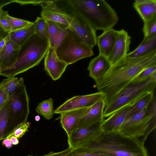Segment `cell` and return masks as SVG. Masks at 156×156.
Listing matches in <instances>:
<instances>
[{
	"instance_id": "obj_1",
	"label": "cell",
	"mask_w": 156,
	"mask_h": 156,
	"mask_svg": "<svg viewBox=\"0 0 156 156\" xmlns=\"http://www.w3.org/2000/svg\"><path fill=\"white\" fill-rule=\"evenodd\" d=\"M154 66L156 51L139 58L126 56L111 65L104 77L96 83L98 92L103 95L105 106L143 70Z\"/></svg>"
},
{
	"instance_id": "obj_2",
	"label": "cell",
	"mask_w": 156,
	"mask_h": 156,
	"mask_svg": "<svg viewBox=\"0 0 156 156\" xmlns=\"http://www.w3.org/2000/svg\"><path fill=\"white\" fill-rule=\"evenodd\" d=\"M64 8L86 21L96 31L112 28L119 18L113 8L104 0H60Z\"/></svg>"
},
{
	"instance_id": "obj_3",
	"label": "cell",
	"mask_w": 156,
	"mask_h": 156,
	"mask_svg": "<svg viewBox=\"0 0 156 156\" xmlns=\"http://www.w3.org/2000/svg\"><path fill=\"white\" fill-rule=\"evenodd\" d=\"M76 149L113 156H148L144 144L119 132L101 131L89 143Z\"/></svg>"
},
{
	"instance_id": "obj_4",
	"label": "cell",
	"mask_w": 156,
	"mask_h": 156,
	"mask_svg": "<svg viewBox=\"0 0 156 156\" xmlns=\"http://www.w3.org/2000/svg\"><path fill=\"white\" fill-rule=\"evenodd\" d=\"M49 47L48 41L33 34L22 46L17 60L11 67L0 72L7 78L15 76L38 65L45 56Z\"/></svg>"
},
{
	"instance_id": "obj_5",
	"label": "cell",
	"mask_w": 156,
	"mask_h": 156,
	"mask_svg": "<svg viewBox=\"0 0 156 156\" xmlns=\"http://www.w3.org/2000/svg\"><path fill=\"white\" fill-rule=\"evenodd\" d=\"M156 86V74L147 80L137 84L130 83L121 90L107 105L103 113L107 118L118 110L127 105H132L137 101L151 92Z\"/></svg>"
},
{
	"instance_id": "obj_6",
	"label": "cell",
	"mask_w": 156,
	"mask_h": 156,
	"mask_svg": "<svg viewBox=\"0 0 156 156\" xmlns=\"http://www.w3.org/2000/svg\"><path fill=\"white\" fill-rule=\"evenodd\" d=\"M156 127V115L150 113L148 108L126 118L119 129L122 135L136 139L143 143Z\"/></svg>"
},
{
	"instance_id": "obj_7",
	"label": "cell",
	"mask_w": 156,
	"mask_h": 156,
	"mask_svg": "<svg viewBox=\"0 0 156 156\" xmlns=\"http://www.w3.org/2000/svg\"><path fill=\"white\" fill-rule=\"evenodd\" d=\"M55 51L58 58L68 65L94 55L92 48L79 39L69 29Z\"/></svg>"
},
{
	"instance_id": "obj_8",
	"label": "cell",
	"mask_w": 156,
	"mask_h": 156,
	"mask_svg": "<svg viewBox=\"0 0 156 156\" xmlns=\"http://www.w3.org/2000/svg\"><path fill=\"white\" fill-rule=\"evenodd\" d=\"M9 102L8 136L20 125L27 122L29 114V99L24 83L10 95Z\"/></svg>"
},
{
	"instance_id": "obj_9",
	"label": "cell",
	"mask_w": 156,
	"mask_h": 156,
	"mask_svg": "<svg viewBox=\"0 0 156 156\" xmlns=\"http://www.w3.org/2000/svg\"><path fill=\"white\" fill-rule=\"evenodd\" d=\"M62 15L68 22L70 29L81 41L93 48L97 44L96 31L84 20L57 4Z\"/></svg>"
},
{
	"instance_id": "obj_10",
	"label": "cell",
	"mask_w": 156,
	"mask_h": 156,
	"mask_svg": "<svg viewBox=\"0 0 156 156\" xmlns=\"http://www.w3.org/2000/svg\"><path fill=\"white\" fill-rule=\"evenodd\" d=\"M101 123L77 128L73 130L67 136L69 147L73 150L89 143L101 131Z\"/></svg>"
},
{
	"instance_id": "obj_11",
	"label": "cell",
	"mask_w": 156,
	"mask_h": 156,
	"mask_svg": "<svg viewBox=\"0 0 156 156\" xmlns=\"http://www.w3.org/2000/svg\"><path fill=\"white\" fill-rule=\"evenodd\" d=\"M103 94L98 92L75 96L68 99L54 111V113L61 114L68 111L88 108L103 99Z\"/></svg>"
},
{
	"instance_id": "obj_12",
	"label": "cell",
	"mask_w": 156,
	"mask_h": 156,
	"mask_svg": "<svg viewBox=\"0 0 156 156\" xmlns=\"http://www.w3.org/2000/svg\"><path fill=\"white\" fill-rule=\"evenodd\" d=\"M44 69L54 80L59 79L68 66L57 56L55 50L49 47L44 59Z\"/></svg>"
},
{
	"instance_id": "obj_13",
	"label": "cell",
	"mask_w": 156,
	"mask_h": 156,
	"mask_svg": "<svg viewBox=\"0 0 156 156\" xmlns=\"http://www.w3.org/2000/svg\"><path fill=\"white\" fill-rule=\"evenodd\" d=\"M131 37L125 30H119L114 47L107 58L111 65L126 57L129 51Z\"/></svg>"
},
{
	"instance_id": "obj_14",
	"label": "cell",
	"mask_w": 156,
	"mask_h": 156,
	"mask_svg": "<svg viewBox=\"0 0 156 156\" xmlns=\"http://www.w3.org/2000/svg\"><path fill=\"white\" fill-rule=\"evenodd\" d=\"M131 105H127L118 110L104 119L100 125L102 132L106 133L119 132L120 127L128 116Z\"/></svg>"
},
{
	"instance_id": "obj_15",
	"label": "cell",
	"mask_w": 156,
	"mask_h": 156,
	"mask_svg": "<svg viewBox=\"0 0 156 156\" xmlns=\"http://www.w3.org/2000/svg\"><path fill=\"white\" fill-rule=\"evenodd\" d=\"M105 106V101L102 99L88 108L79 121L76 128L101 122L104 119Z\"/></svg>"
},
{
	"instance_id": "obj_16",
	"label": "cell",
	"mask_w": 156,
	"mask_h": 156,
	"mask_svg": "<svg viewBox=\"0 0 156 156\" xmlns=\"http://www.w3.org/2000/svg\"><path fill=\"white\" fill-rule=\"evenodd\" d=\"M111 66L107 57L99 54L91 59L89 63L87 70L89 76L97 83L104 77Z\"/></svg>"
},
{
	"instance_id": "obj_17",
	"label": "cell",
	"mask_w": 156,
	"mask_h": 156,
	"mask_svg": "<svg viewBox=\"0 0 156 156\" xmlns=\"http://www.w3.org/2000/svg\"><path fill=\"white\" fill-rule=\"evenodd\" d=\"M88 108L71 110L60 114V123L67 136L76 128L79 121Z\"/></svg>"
},
{
	"instance_id": "obj_18",
	"label": "cell",
	"mask_w": 156,
	"mask_h": 156,
	"mask_svg": "<svg viewBox=\"0 0 156 156\" xmlns=\"http://www.w3.org/2000/svg\"><path fill=\"white\" fill-rule=\"evenodd\" d=\"M56 0L49 1L41 5V17L46 20L57 23L65 28H69V24L62 15L56 3Z\"/></svg>"
},
{
	"instance_id": "obj_19",
	"label": "cell",
	"mask_w": 156,
	"mask_h": 156,
	"mask_svg": "<svg viewBox=\"0 0 156 156\" xmlns=\"http://www.w3.org/2000/svg\"><path fill=\"white\" fill-rule=\"evenodd\" d=\"M119 33V30L112 28L103 31L97 37L99 54L108 57L114 47Z\"/></svg>"
},
{
	"instance_id": "obj_20",
	"label": "cell",
	"mask_w": 156,
	"mask_h": 156,
	"mask_svg": "<svg viewBox=\"0 0 156 156\" xmlns=\"http://www.w3.org/2000/svg\"><path fill=\"white\" fill-rule=\"evenodd\" d=\"M45 20L49 47L55 50L66 36L69 28H64L57 23Z\"/></svg>"
},
{
	"instance_id": "obj_21",
	"label": "cell",
	"mask_w": 156,
	"mask_h": 156,
	"mask_svg": "<svg viewBox=\"0 0 156 156\" xmlns=\"http://www.w3.org/2000/svg\"><path fill=\"white\" fill-rule=\"evenodd\" d=\"M20 47L10 39L0 53L1 71L9 68L16 62Z\"/></svg>"
},
{
	"instance_id": "obj_22",
	"label": "cell",
	"mask_w": 156,
	"mask_h": 156,
	"mask_svg": "<svg viewBox=\"0 0 156 156\" xmlns=\"http://www.w3.org/2000/svg\"><path fill=\"white\" fill-rule=\"evenodd\" d=\"M156 51V34L144 37L140 44L133 51L128 53L126 57L137 58Z\"/></svg>"
},
{
	"instance_id": "obj_23",
	"label": "cell",
	"mask_w": 156,
	"mask_h": 156,
	"mask_svg": "<svg viewBox=\"0 0 156 156\" xmlns=\"http://www.w3.org/2000/svg\"><path fill=\"white\" fill-rule=\"evenodd\" d=\"M35 22L26 27L9 33L10 40L20 47L34 34Z\"/></svg>"
},
{
	"instance_id": "obj_24",
	"label": "cell",
	"mask_w": 156,
	"mask_h": 156,
	"mask_svg": "<svg viewBox=\"0 0 156 156\" xmlns=\"http://www.w3.org/2000/svg\"><path fill=\"white\" fill-rule=\"evenodd\" d=\"M133 6L143 21L156 15L155 0H147L145 2L139 4L133 3Z\"/></svg>"
},
{
	"instance_id": "obj_25",
	"label": "cell",
	"mask_w": 156,
	"mask_h": 156,
	"mask_svg": "<svg viewBox=\"0 0 156 156\" xmlns=\"http://www.w3.org/2000/svg\"><path fill=\"white\" fill-rule=\"evenodd\" d=\"M9 104L8 100L0 109V141L8 136L7 130L9 124Z\"/></svg>"
},
{
	"instance_id": "obj_26",
	"label": "cell",
	"mask_w": 156,
	"mask_h": 156,
	"mask_svg": "<svg viewBox=\"0 0 156 156\" xmlns=\"http://www.w3.org/2000/svg\"><path fill=\"white\" fill-rule=\"evenodd\" d=\"M36 111L38 114L47 120L51 119L54 114L53 100L51 98L44 100L39 103Z\"/></svg>"
},
{
	"instance_id": "obj_27",
	"label": "cell",
	"mask_w": 156,
	"mask_h": 156,
	"mask_svg": "<svg viewBox=\"0 0 156 156\" xmlns=\"http://www.w3.org/2000/svg\"><path fill=\"white\" fill-rule=\"evenodd\" d=\"M154 97L153 92H151L140 99L131 106L128 116L137 113L147 108Z\"/></svg>"
},
{
	"instance_id": "obj_28",
	"label": "cell",
	"mask_w": 156,
	"mask_h": 156,
	"mask_svg": "<svg viewBox=\"0 0 156 156\" xmlns=\"http://www.w3.org/2000/svg\"><path fill=\"white\" fill-rule=\"evenodd\" d=\"M23 83V78H18L13 76L3 80L0 85L10 95Z\"/></svg>"
},
{
	"instance_id": "obj_29",
	"label": "cell",
	"mask_w": 156,
	"mask_h": 156,
	"mask_svg": "<svg viewBox=\"0 0 156 156\" xmlns=\"http://www.w3.org/2000/svg\"><path fill=\"white\" fill-rule=\"evenodd\" d=\"M34 22V34L41 38L48 41L47 25L46 20L41 17H37Z\"/></svg>"
},
{
	"instance_id": "obj_30",
	"label": "cell",
	"mask_w": 156,
	"mask_h": 156,
	"mask_svg": "<svg viewBox=\"0 0 156 156\" xmlns=\"http://www.w3.org/2000/svg\"><path fill=\"white\" fill-rule=\"evenodd\" d=\"M156 74V66H152L143 70L133 80L131 83L137 84L143 82Z\"/></svg>"
},
{
	"instance_id": "obj_31",
	"label": "cell",
	"mask_w": 156,
	"mask_h": 156,
	"mask_svg": "<svg viewBox=\"0 0 156 156\" xmlns=\"http://www.w3.org/2000/svg\"><path fill=\"white\" fill-rule=\"evenodd\" d=\"M7 18L11 28V31H15L26 27L32 24L33 23L11 16L9 14L7 16Z\"/></svg>"
},
{
	"instance_id": "obj_32",
	"label": "cell",
	"mask_w": 156,
	"mask_h": 156,
	"mask_svg": "<svg viewBox=\"0 0 156 156\" xmlns=\"http://www.w3.org/2000/svg\"><path fill=\"white\" fill-rule=\"evenodd\" d=\"M144 22L143 31L144 37L156 34V15Z\"/></svg>"
},
{
	"instance_id": "obj_33",
	"label": "cell",
	"mask_w": 156,
	"mask_h": 156,
	"mask_svg": "<svg viewBox=\"0 0 156 156\" xmlns=\"http://www.w3.org/2000/svg\"><path fill=\"white\" fill-rule=\"evenodd\" d=\"M65 156H113L101 153L86 151L79 149L72 150Z\"/></svg>"
},
{
	"instance_id": "obj_34",
	"label": "cell",
	"mask_w": 156,
	"mask_h": 156,
	"mask_svg": "<svg viewBox=\"0 0 156 156\" xmlns=\"http://www.w3.org/2000/svg\"><path fill=\"white\" fill-rule=\"evenodd\" d=\"M30 124V122H27L20 125L14 129L7 138H9L12 136H16L18 139L21 138L28 131Z\"/></svg>"
},
{
	"instance_id": "obj_35",
	"label": "cell",
	"mask_w": 156,
	"mask_h": 156,
	"mask_svg": "<svg viewBox=\"0 0 156 156\" xmlns=\"http://www.w3.org/2000/svg\"><path fill=\"white\" fill-rule=\"evenodd\" d=\"M8 11L2 9L0 12V27L5 31L10 32L11 31V27L7 19Z\"/></svg>"
},
{
	"instance_id": "obj_36",
	"label": "cell",
	"mask_w": 156,
	"mask_h": 156,
	"mask_svg": "<svg viewBox=\"0 0 156 156\" xmlns=\"http://www.w3.org/2000/svg\"><path fill=\"white\" fill-rule=\"evenodd\" d=\"M9 33L0 27V53L10 40Z\"/></svg>"
},
{
	"instance_id": "obj_37",
	"label": "cell",
	"mask_w": 156,
	"mask_h": 156,
	"mask_svg": "<svg viewBox=\"0 0 156 156\" xmlns=\"http://www.w3.org/2000/svg\"><path fill=\"white\" fill-rule=\"evenodd\" d=\"M10 95L0 85V109L8 100Z\"/></svg>"
},
{
	"instance_id": "obj_38",
	"label": "cell",
	"mask_w": 156,
	"mask_h": 156,
	"mask_svg": "<svg viewBox=\"0 0 156 156\" xmlns=\"http://www.w3.org/2000/svg\"><path fill=\"white\" fill-rule=\"evenodd\" d=\"M49 0H14V2L19 3L21 5L30 4L35 5H40L47 3Z\"/></svg>"
},
{
	"instance_id": "obj_39",
	"label": "cell",
	"mask_w": 156,
	"mask_h": 156,
	"mask_svg": "<svg viewBox=\"0 0 156 156\" xmlns=\"http://www.w3.org/2000/svg\"><path fill=\"white\" fill-rule=\"evenodd\" d=\"M72 150V148L69 147L68 148L64 151L58 152L51 151L43 156H65L71 152Z\"/></svg>"
},
{
	"instance_id": "obj_40",
	"label": "cell",
	"mask_w": 156,
	"mask_h": 156,
	"mask_svg": "<svg viewBox=\"0 0 156 156\" xmlns=\"http://www.w3.org/2000/svg\"><path fill=\"white\" fill-rule=\"evenodd\" d=\"M2 143V145L5 146L8 149L10 148L13 146L9 138H6L3 140Z\"/></svg>"
},
{
	"instance_id": "obj_41",
	"label": "cell",
	"mask_w": 156,
	"mask_h": 156,
	"mask_svg": "<svg viewBox=\"0 0 156 156\" xmlns=\"http://www.w3.org/2000/svg\"><path fill=\"white\" fill-rule=\"evenodd\" d=\"M12 2H14V0H0V8L2 9L4 6Z\"/></svg>"
},
{
	"instance_id": "obj_42",
	"label": "cell",
	"mask_w": 156,
	"mask_h": 156,
	"mask_svg": "<svg viewBox=\"0 0 156 156\" xmlns=\"http://www.w3.org/2000/svg\"><path fill=\"white\" fill-rule=\"evenodd\" d=\"M9 138L13 145H16L19 143L18 139L14 136H11Z\"/></svg>"
},
{
	"instance_id": "obj_43",
	"label": "cell",
	"mask_w": 156,
	"mask_h": 156,
	"mask_svg": "<svg viewBox=\"0 0 156 156\" xmlns=\"http://www.w3.org/2000/svg\"><path fill=\"white\" fill-rule=\"evenodd\" d=\"M35 119L36 121H38L40 119V117L39 115H36L35 117Z\"/></svg>"
},
{
	"instance_id": "obj_44",
	"label": "cell",
	"mask_w": 156,
	"mask_h": 156,
	"mask_svg": "<svg viewBox=\"0 0 156 156\" xmlns=\"http://www.w3.org/2000/svg\"><path fill=\"white\" fill-rule=\"evenodd\" d=\"M27 156H33L32 155H29Z\"/></svg>"
},
{
	"instance_id": "obj_45",
	"label": "cell",
	"mask_w": 156,
	"mask_h": 156,
	"mask_svg": "<svg viewBox=\"0 0 156 156\" xmlns=\"http://www.w3.org/2000/svg\"><path fill=\"white\" fill-rule=\"evenodd\" d=\"M2 9L1 8H0V11H1V10Z\"/></svg>"
},
{
	"instance_id": "obj_46",
	"label": "cell",
	"mask_w": 156,
	"mask_h": 156,
	"mask_svg": "<svg viewBox=\"0 0 156 156\" xmlns=\"http://www.w3.org/2000/svg\"><path fill=\"white\" fill-rule=\"evenodd\" d=\"M1 69L0 68V72L1 71Z\"/></svg>"
}]
</instances>
